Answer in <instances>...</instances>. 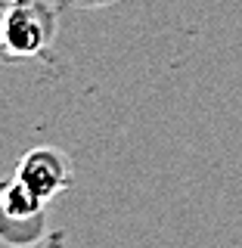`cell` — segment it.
<instances>
[{
    "mask_svg": "<svg viewBox=\"0 0 242 248\" xmlns=\"http://www.w3.org/2000/svg\"><path fill=\"white\" fill-rule=\"evenodd\" d=\"M37 217H44V202L13 174L0 186V220H37Z\"/></svg>",
    "mask_w": 242,
    "mask_h": 248,
    "instance_id": "cell-3",
    "label": "cell"
},
{
    "mask_svg": "<svg viewBox=\"0 0 242 248\" xmlns=\"http://www.w3.org/2000/svg\"><path fill=\"white\" fill-rule=\"evenodd\" d=\"M50 41V19L19 3L10 6L0 22V50L10 56H37Z\"/></svg>",
    "mask_w": 242,
    "mask_h": 248,
    "instance_id": "cell-2",
    "label": "cell"
},
{
    "mask_svg": "<svg viewBox=\"0 0 242 248\" xmlns=\"http://www.w3.org/2000/svg\"><path fill=\"white\" fill-rule=\"evenodd\" d=\"M16 177L47 205V202H53L72 186V161H68V155L62 149L37 146V149L22 155Z\"/></svg>",
    "mask_w": 242,
    "mask_h": 248,
    "instance_id": "cell-1",
    "label": "cell"
}]
</instances>
